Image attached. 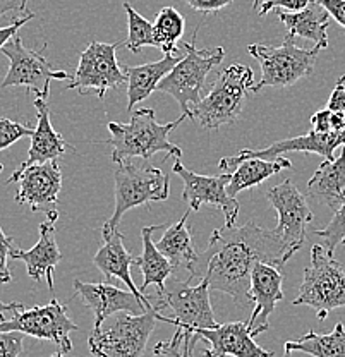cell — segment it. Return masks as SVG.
Returning a JSON list of instances; mask_svg holds the SVG:
<instances>
[{
    "label": "cell",
    "instance_id": "obj_46",
    "mask_svg": "<svg viewBox=\"0 0 345 357\" xmlns=\"http://www.w3.org/2000/svg\"><path fill=\"white\" fill-rule=\"evenodd\" d=\"M50 357H66V356H64V352L59 351V352H55V354H52Z\"/></svg>",
    "mask_w": 345,
    "mask_h": 357
},
{
    "label": "cell",
    "instance_id": "obj_31",
    "mask_svg": "<svg viewBox=\"0 0 345 357\" xmlns=\"http://www.w3.org/2000/svg\"><path fill=\"white\" fill-rule=\"evenodd\" d=\"M124 10L128 14L129 35L128 40L122 43V47L131 50L132 54H139L144 47H157L153 35V24L146 17L141 16L138 10L132 6H129L128 2H124Z\"/></svg>",
    "mask_w": 345,
    "mask_h": 357
},
{
    "label": "cell",
    "instance_id": "obj_39",
    "mask_svg": "<svg viewBox=\"0 0 345 357\" xmlns=\"http://www.w3.org/2000/svg\"><path fill=\"white\" fill-rule=\"evenodd\" d=\"M184 2L191 6L194 10H198V13L215 14L229 7L233 0H184Z\"/></svg>",
    "mask_w": 345,
    "mask_h": 357
},
{
    "label": "cell",
    "instance_id": "obj_11",
    "mask_svg": "<svg viewBox=\"0 0 345 357\" xmlns=\"http://www.w3.org/2000/svg\"><path fill=\"white\" fill-rule=\"evenodd\" d=\"M122 43L91 42L86 50L81 52L76 74L68 84V89H76L79 95L96 93L100 100L105 98L110 89H121L128 84L124 67L117 61V48Z\"/></svg>",
    "mask_w": 345,
    "mask_h": 357
},
{
    "label": "cell",
    "instance_id": "obj_13",
    "mask_svg": "<svg viewBox=\"0 0 345 357\" xmlns=\"http://www.w3.org/2000/svg\"><path fill=\"white\" fill-rule=\"evenodd\" d=\"M266 199L278 215L273 232L284 241L291 256H294L306 243V225L313 220L306 196L291 181H284L266 192Z\"/></svg>",
    "mask_w": 345,
    "mask_h": 357
},
{
    "label": "cell",
    "instance_id": "obj_14",
    "mask_svg": "<svg viewBox=\"0 0 345 357\" xmlns=\"http://www.w3.org/2000/svg\"><path fill=\"white\" fill-rule=\"evenodd\" d=\"M172 172L179 176L184 182L183 199L189 204L192 211H199L203 204L220 208L225 215V225H236L239 217V201L227 192L229 174L224 172L220 176H199L183 165L181 158H176Z\"/></svg>",
    "mask_w": 345,
    "mask_h": 357
},
{
    "label": "cell",
    "instance_id": "obj_44",
    "mask_svg": "<svg viewBox=\"0 0 345 357\" xmlns=\"http://www.w3.org/2000/svg\"><path fill=\"white\" fill-rule=\"evenodd\" d=\"M23 304L21 303H2V299H0V319L3 318V314L6 312H14L17 310H23Z\"/></svg>",
    "mask_w": 345,
    "mask_h": 357
},
{
    "label": "cell",
    "instance_id": "obj_26",
    "mask_svg": "<svg viewBox=\"0 0 345 357\" xmlns=\"http://www.w3.org/2000/svg\"><path fill=\"white\" fill-rule=\"evenodd\" d=\"M292 162L289 158H282L277 156L273 160L266 158H246L229 174V184H227V192L232 198H236L239 192H243L244 189L254 188V185L261 184L266 178H270L280 170L291 169Z\"/></svg>",
    "mask_w": 345,
    "mask_h": 357
},
{
    "label": "cell",
    "instance_id": "obj_19",
    "mask_svg": "<svg viewBox=\"0 0 345 357\" xmlns=\"http://www.w3.org/2000/svg\"><path fill=\"white\" fill-rule=\"evenodd\" d=\"M284 270L268 265V263L258 261L251 271V297L256 303L251 312L247 325L254 335L263 333L268 330V318L275 311L277 303L284 299Z\"/></svg>",
    "mask_w": 345,
    "mask_h": 357
},
{
    "label": "cell",
    "instance_id": "obj_6",
    "mask_svg": "<svg viewBox=\"0 0 345 357\" xmlns=\"http://www.w3.org/2000/svg\"><path fill=\"white\" fill-rule=\"evenodd\" d=\"M254 86V73L244 64H232L220 73L213 88L192 107V121L205 129H218L236 122L247 93Z\"/></svg>",
    "mask_w": 345,
    "mask_h": 357
},
{
    "label": "cell",
    "instance_id": "obj_12",
    "mask_svg": "<svg viewBox=\"0 0 345 357\" xmlns=\"http://www.w3.org/2000/svg\"><path fill=\"white\" fill-rule=\"evenodd\" d=\"M2 332H21L40 340L54 342L62 352L72 351L70 332L79 330L68 316V307L57 299H52L45 306H35L29 310H17L9 319H0Z\"/></svg>",
    "mask_w": 345,
    "mask_h": 357
},
{
    "label": "cell",
    "instance_id": "obj_41",
    "mask_svg": "<svg viewBox=\"0 0 345 357\" xmlns=\"http://www.w3.org/2000/svg\"><path fill=\"white\" fill-rule=\"evenodd\" d=\"M33 17H35V13H31V10H28L26 13V16L23 17H17V20L13 21V24L9 26H3V28H0V50H2V47L9 42L13 36L17 35V31H20L21 28L26 24L28 21H31Z\"/></svg>",
    "mask_w": 345,
    "mask_h": 357
},
{
    "label": "cell",
    "instance_id": "obj_45",
    "mask_svg": "<svg viewBox=\"0 0 345 357\" xmlns=\"http://www.w3.org/2000/svg\"><path fill=\"white\" fill-rule=\"evenodd\" d=\"M261 3H263V0H254V2H253V9L258 10V9H259V6H261Z\"/></svg>",
    "mask_w": 345,
    "mask_h": 357
},
{
    "label": "cell",
    "instance_id": "obj_3",
    "mask_svg": "<svg viewBox=\"0 0 345 357\" xmlns=\"http://www.w3.org/2000/svg\"><path fill=\"white\" fill-rule=\"evenodd\" d=\"M183 114L179 119L167 124H160L157 121V115L151 109L132 110L131 122L122 124V122H109L110 139L103 141V144L112 146V162L124 163L132 158L148 160L153 155L167 151L174 158H181L183 151L177 144L169 139V134L179 124H183Z\"/></svg>",
    "mask_w": 345,
    "mask_h": 357
},
{
    "label": "cell",
    "instance_id": "obj_2",
    "mask_svg": "<svg viewBox=\"0 0 345 357\" xmlns=\"http://www.w3.org/2000/svg\"><path fill=\"white\" fill-rule=\"evenodd\" d=\"M148 299L153 307L160 311L157 319L183 330L184 354H192L198 330L218 326L206 280L198 282V285H191L189 280L181 282L172 277L169 284L165 282V289L157 290V294L148 296Z\"/></svg>",
    "mask_w": 345,
    "mask_h": 357
},
{
    "label": "cell",
    "instance_id": "obj_32",
    "mask_svg": "<svg viewBox=\"0 0 345 357\" xmlns=\"http://www.w3.org/2000/svg\"><path fill=\"white\" fill-rule=\"evenodd\" d=\"M311 234L320 237L323 241V248H325L326 255L333 256V252L339 248V244H342L345 241V192L328 225H326L325 229L313 230Z\"/></svg>",
    "mask_w": 345,
    "mask_h": 357
},
{
    "label": "cell",
    "instance_id": "obj_30",
    "mask_svg": "<svg viewBox=\"0 0 345 357\" xmlns=\"http://www.w3.org/2000/svg\"><path fill=\"white\" fill-rule=\"evenodd\" d=\"M185 29V20L176 7H163L157 14L153 22V35L157 47L163 54H179L183 48L177 47V42L183 38Z\"/></svg>",
    "mask_w": 345,
    "mask_h": 357
},
{
    "label": "cell",
    "instance_id": "obj_27",
    "mask_svg": "<svg viewBox=\"0 0 345 357\" xmlns=\"http://www.w3.org/2000/svg\"><path fill=\"white\" fill-rule=\"evenodd\" d=\"M165 229V225H150L144 227L141 230V239H143V255L139 258H135V265L139 268L141 273H143V285H141V292L144 294L150 285H157L158 290L165 289L167 278L172 277L176 268L172 263L162 255L160 249L157 248V244L151 241V234L157 232V230Z\"/></svg>",
    "mask_w": 345,
    "mask_h": 357
},
{
    "label": "cell",
    "instance_id": "obj_34",
    "mask_svg": "<svg viewBox=\"0 0 345 357\" xmlns=\"http://www.w3.org/2000/svg\"><path fill=\"white\" fill-rule=\"evenodd\" d=\"M33 131L35 129L20 124V122L9 121V119H0V151L7 150V148L13 146L14 143H17V141L23 139L26 136H31Z\"/></svg>",
    "mask_w": 345,
    "mask_h": 357
},
{
    "label": "cell",
    "instance_id": "obj_5",
    "mask_svg": "<svg viewBox=\"0 0 345 357\" xmlns=\"http://www.w3.org/2000/svg\"><path fill=\"white\" fill-rule=\"evenodd\" d=\"M321 50L320 45H314L313 48H300L291 35L285 36L278 47L261 43L250 45L247 52L261 67V79L254 83L251 91L259 93L263 88H287L302 77L311 76Z\"/></svg>",
    "mask_w": 345,
    "mask_h": 357
},
{
    "label": "cell",
    "instance_id": "obj_23",
    "mask_svg": "<svg viewBox=\"0 0 345 357\" xmlns=\"http://www.w3.org/2000/svg\"><path fill=\"white\" fill-rule=\"evenodd\" d=\"M183 57L184 48L179 54H163L160 61L150 62V64L125 66L124 73L128 76V112L135 110L138 103L151 96L153 91H157L160 81Z\"/></svg>",
    "mask_w": 345,
    "mask_h": 357
},
{
    "label": "cell",
    "instance_id": "obj_29",
    "mask_svg": "<svg viewBox=\"0 0 345 357\" xmlns=\"http://www.w3.org/2000/svg\"><path fill=\"white\" fill-rule=\"evenodd\" d=\"M294 352H302L311 357H345V326L337 323L332 333L320 335L309 330L298 340L284 344V356L291 357Z\"/></svg>",
    "mask_w": 345,
    "mask_h": 357
},
{
    "label": "cell",
    "instance_id": "obj_25",
    "mask_svg": "<svg viewBox=\"0 0 345 357\" xmlns=\"http://www.w3.org/2000/svg\"><path fill=\"white\" fill-rule=\"evenodd\" d=\"M345 192V144L340 155L333 160H325L307 182V196L323 201L333 211L342 201Z\"/></svg>",
    "mask_w": 345,
    "mask_h": 357
},
{
    "label": "cell",
    "instance_id": "obj_16",
    "mask_svg": "<svg viewBox=\"0 0 345 357\" xmlns=\"http://www.w3.org/2000/svg\"><path fill=\"white\" fill-rule=\"evenodd\" d=\"M344 144L345 129L332 132L309 131L307 134H304V136L277 141L272 146L263 148V150H250V148H246V150L240 151L239 155L225 156V158H222L220 162H218V169H220L222 172H232V170L246 158L258 156V158L273 160L277 158V156L284 153H294V151H299V153H316L323 156L325 160H333L335 158L333 151H335L337 148L344 146Z\"/></svg>",
    "mask_w": 345,
    "mask_h": 357
},
{
    "label": "cell",
    "instance_id": "obj_9",
    "mask_svg": "<svg viewBox=\"0 0 345 357\" xmlns=\"http://www.w3.org/2000/svg\"><path fill=\"white\" fill-rule=\"evenodd\" d=\"M157 307L141 314L125 312L115 318L109 328H96L88 338V347L95 357H141L157 323Z\"/></svg>",
    "mask_w": 345,
    "mask_h": 357
},
{
    "label": "cell",
    "instance_id": "obj_10",
    "mask_svg": "<svg viewBox=\"0 0 345 357\" xmlns=\"http://www.w3.org/2000/svg\"><path fill=\"white\" fill-rule=\"evenodd\" d=\"M45 48L47 45H43L42 50H29L24 47L20 35L13 36L0 50L9 59V70L0 83V89L24 86L29 93H35L36 98L48 100L52 81L72 79V76H69L66 70L54 69V66L43 55Z\"/></svg>",
    "mask_w": 345,
    "mask_h": 357
},
{
    "label": "cell",
    "instance_id": "obj_17",
    "mask_svg": "<svg viewBox=\"0 0 345 357\" xmlns=\"http://www.w3.org/2000/svg\"><path fill=\"white\" fill-rule=\"evenodd\" d=\"M74 292L81 297L84 306L90 307L95 314V328H102L103 321L115 312H131L141 314L146 312V306L131 292L122 290L110 282L100 284H84L81 280H74Z\"/></svg>",
    "mask_w": 345,
    "mask_h": 357
},
{
    "label": "cell",
    "instance_id": "obj_18",
    "mask_svg": "<svg viewBox=\"0 0 345 357\" xmlns=\"http://www.w3.org/2000/svg\"><path fill=\"white\" fill-rule=\"evenodd\" d=\"M196 337L210 344V349L203 351L205 357H273V352L256 344V335L247 321H232L218 325L217 328L198 330Z\"/></svg>",
    "mask_w": 345,
    "mask_h": 357
},
{
    "label": "cell",
    "instance_id": "obj_33",
    "mask_svg": "<svg viewBox=\"0 0 345 357\" xmlns=\"http://www.w3.org/2000/svg\"><path fill=\"white\" fill-rule=\"evenodd\" d=\"M342 129H345V115L342 114L323 109L311 117V131L314 132H332Z\"/></svg>",
    "mask_w": 345,
    "mask_h": 357
},
{
    "label": "cell",
    "instance_id": "obj_4",
    "mask_svg": "<svg viewBox=\"0 0 345 357\" xmlns=\"http://www.w3.org/2000/svg\"><path fill=\"white\" fill-rule=\"evenodd\" d=\"M114 181L115 208L112 217L103 225V237H109L114 230H117L122 217L129 210L155 201H165L170 196V178L165 172L157 167H139V163L132 160L117 163Z\"/></svg>",
    "mask_w": 345,
    "mask_h": 357
},
{
    "label": "cell",
    "instance_id": "obj_24",
    "mask_svg": "<svg viewBox=\"0 0 345 357\" xmlns=\"http://www.w3.org/2000/svg\"><path fill=\"white\" fill-rule=\"evenodd\" d=\"M278 20L287 28V35L294 36V38L300 36V38L311 40V42L320 45L323 50L328 47V33L326 31H328L332 16L316 0H311L309 6L298 13L282 10L278 13Z\"/></svg>",
    "mask_w": 345,
    "mask_h": 357
},
{
    "label": "cell",
    "instance_id": "obj_15",
    "mask_svg": "<svg viewBox=\"0 0 345 357\" xmlns=\"http://www.w3.org/2000/svg\"><path fill=\"white\" fill-rule=\"evenodd\" d=\"M20 182L16 192V203L26 204L33 213L36 211L57 210L59 192L62 189V170L59 160L45 163H35L21 172H13L6 184Z\"/></svg>",
    "mask_w": 345,
    "mask_h": 357
},
{
    "label": "cell",
    "instance_id": "obj_1",
    "mask_svg": "<svg viewBox=\"0 0 345 357\" xmlns=\"http://www.w3.org/2000/svg\"><path fill=\"white\" fill-rule=\"evenodd\" d=\"M291 258L287 245L273 230L261 229L253 220L240 227L225 225L215 230L208 248L198 252L187 268V280H206L210 290L229 294L237 307L246 310L253 303L251 271L256 263L284 270Z\"/></svg>",
    "mask_w": 345,
    "mask_h": 357
},
{
    "label": "cell",
    "instance_id": "obj_8",
    "mask_svg": "<svg viewBox=\"0 0 345 357\" xmlns=\"http://www.w3.org/2000/svg\"><path fill=\"white\" fill-rule=\"evenodd\" d=\"M185 55L158 84V91L167 93L179 103L181 112L192 121V107L203 98L206 76L222 64L225 50L222 47L198 50L194 43H184Z\"/></svg>",
    "mask_w": 345,
    "mask_h": 357
},
{
    "label": "cell",
    "instance_id": "obj_49",
    "mask_svg": "<svg viewBox=\"0 0 345 357\" xmlns=\"http://www.w3.org/2000/svg\"><path fill=\"white\" fill-rule=\"evenodd\" d=\"M189 357H192V354H191V356H189Z\"/></svg>",
    "mask_w": 345,
    "mask_h": 357
},
{
    "label": "cell",
    "instance_id": "obj_20",
    "mask_svg": "<svg viewBox=\"0 0 345 357\" xmlns=\"http://www.w3.org/2000/svg\"><path fill=\"white\" fill-rule=\"evenodd\" d=\"M40 239L29 251L13 248L10 249V258L20 259L26 265L28 277L35 282L45 278L48 289L54 290V273L55 266L61 263L62 252L55 241V222L47 220L40 223Z\"/></svg>",
    "mask_w": 345,
    "mask_h": 357
},
{
    "label": "cell",
    "instance_id": "obj_38",
    "mask_svg": "<svg viewBox=\"0 0 345 357\" xmlns=\"http://www.w3.org/2000/svg\"><path fill=\"white\" fill-rule=\"evenodd\" d=\"M311 3V0H263V3L259 6L258 14L259 16H266L272 9H285L287 13H298L302 10L304 7H307Z\"/></svg>",
    "mask_w": 345,
    "mask_h": 357
},
{
    "label": "cell",
    "instance_id": "obj_35",
    "mask_svg": "<svg viewBox=\"0 0 345 357\" xmlns=\"http://www.w3.org/2000/svg\"><path fill=\"white\" fill-rule=\"evenodd\" d=\"M24 349V333L0 330V357H20Z\"/></svg>",
    "mask_w": 345,
    "mask_h": 357
},
{
    "label": "cell",
    "instance_id": "obj_22",
    "mask_svg": "<svg viewBox=\"0 0 345 357\" xmlns=\"http://www.w3.org/2000/svg\"><path fill=\"white\" fill-rule=\"evenodd\" d=\"M103 241H105V243H103V245H100L98 252H96L95 258H93L95 266L105 275L107 282L112 280L114 277L124 282L125 287L138 297L141 303L146 306V310H150V299L136 287L135 280H132L131 277V265H135V258H132L131 252L125 249L124 236H122L121 230H114L109 237H103Z\"/></svg>",
    "mask_w": 345,
    "mask_h": 357
},
{
    "label": "cell",
    "instance_id": "obj_37",
    "mask_svg": "<svg viewBox=\"0 0 345 357\" xmlns=\"http://www.w3.org/2000/svg\"><path fill=\"white\" fill-rule=\"evenodd\" d=\"M13 237L6 236L0 227V284H10L13 282V275H10L9 266H7V259L10 258V249H13Z\"/></svg>",
    "mask_w": 345,
    "mask_h": 357
},
{
    "label": "cell",
    "instance_id": "obj_7",
    "mask_svg": "<svg viewBox=\"0 0 345 357\" xmlns=\"http://www.w3.org/2000/svg\"><path fill=\"white\" fill-rule=\"evenodd\" d=\"M294 306H307L325 321L333 310L345 307V270L333 256L326 255L323 245H313L311 263L304 270L299 296Z\"/></svg>",
    "mask_w": 345,
    "mask_h": 357
},
{
    "label": "cell",
    "instance_id": "obj_28",
    "mask_svg": "<svg viewBox=\"0 0 345 357\" xmlns=\"http://www.w3.org/2000/svg\"><path fill=\"white\" fill-rule=\"evenodd\" d=\"M191 211L192 210L189 208L184 217L176 225H170L162 236V239L155 243L162 255L172 263L176 270H179V268L187 270L196 259V256H198L194 249V241H192L191 223H189Z\"/></svg>",
    "mask_w": 345,
    "mask_h": 357
},
{
    "label": "cell",
    "instance_id": "obj_36",
    "mask_svg": "<svg viewBox=\"0 0 345 357\" xmlns=\"http://www.w3.org/2000/svg\"><path fill=\"white\" fill-rule=\"evenodd\" d=\"M184 345V333L183 330L177 328L174 333L172 340L169 342H158L153 349V357H189L191 354H184L181 349Z\"/></svg>",
    "mask_w": 345,
    "mask_h": 357
},
{
    "label": "cell",
    "instance_id": "obj_48",
    "mask_svg": "<svg viewBox=\"0 0 345 357\" xmlns=\"http://www.w3.org/2000/svg\"><path fill=\"white\" fill-rule=\"evenodd\" d=\"M342 244H344V248H345V241H344V243H342Z\"/></svg>",
    "mask_w": 345,
    "mask_h": 357
},
{
    "label": "cell",
    "instance_id": "obj_43",
    "mask_svg": "<svg viewBox=\"0 0 345 357\" xmlns=\"http://www.w3.org/2000/svg\"><path fill=\"white\" fill-rule=\"evenodd\" d=\"M28 0H0V20L7 13H28Z\"/></svg>",
    "mask_w": 345,
    "mask_h": 357
},
{
    "label": "cell",
    "instance_id": "obj_42",
    "mask_svg": "<svg viewBox=\"0 0 345 357\" xmlns=\"http://www.w3.org/2000/svg\"><path fill=\"white\" fill-rule=\"evenodd\" d=\"M316 2L325 7L330 16L345 28V0H316Z\"/></svg>",
    "mask_w": 345,
    "mask_h": 357
},
{
    "label": "cell",
    "instance_id": "obj_21",
    "mask_svg": "<svg viewBox=\"0 0 345 357\" xmlns=\"http://www.w3.org/2000/svg\"><path fill=\"white\" fill-rule=\"evenodd\" d=\"M36 109V128L31 134V146H29L28 158L17 167L14 172H21L26 167L35 165V163H45L52 160H59L64 153H74V146H70L68 141L62 137L52 126L50 109L47 105V100L36 98L33 102Z\"/></svg>",
    "mask_w": 345,
    "mask_h": 357
},
{
    "label": "cell",
    "instance_id": "obj_40",
    "mask_svg": "<svg viewBox=\"0 0 345 357\" xmlns=\"http://www.w3.org/2000/svg\"><path fill=\"white\" fill-rule=\"evenodd\" d=\"M326 109L345 115V76L337 81L335 88H333L332 95H330L328 103H326Z\"/></svg>",
    "mask_w": 345,
    "mask_h": 357
},
{
    "label": "cell",
    "instance_id": "obj_47",
    "mask_svg": "<svg viewBox=\"0 0 345 357\" xmlns=\"http://www.w3.org/2000/svg\"><path fill=\"white\" fill-rule=\"evenodd\" d=\"M2 170H3V165H2V163H0V172H2Z\"/></svg>",
    "mask_w": 345,
    "mask_h": 357
}]
</instances>
